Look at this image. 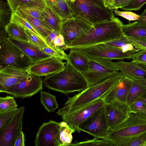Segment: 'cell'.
Segmentation results:
<instances>
[{"mask_svg":"<svg viewBox=\"0 0 146 146\" xmlns=\"http://www.w3.org/2000/svg\"><path fill=\"white\" fill-rule=\"evenodd\" d=\"M124 76L120 72L92 86L85 88L71 97L56 113L62 116L72 113L98 100L102 99L110 90Z\"/></svg>","mask_w":146,"mask_h":146,"instance_id":"cell-1","label":"cell"},{"mask_svg":"<svg viewBox=\"0 0 146 146\" xmlns=\"http://www.w3.org/2000/svg\"><path fill=\"white\" fill-rule=\"evenodd\" d=\"M123 25L115 16L107 21L94 24L86 34L70 43L67 46L68 49L85 48L120 39L124 35Z\"/></svg>","mask_w":146,"mask_h":146,"instance_id":"cell-2","label":"cell"},{"mask_svg":"<svg viewBox=\"0 0 146 146\" xmlns=\"http://www.w3.org/2000/svg\"><path fill=\"white\" fill-rule=\"evenodd\" d=\"M43 82L48 89L67 95L70 93L81 91L86 86V81L82 74L68 61L62 70L46 76Z\"/></svg>","mask_w":146,"mask_h":146,"instance_id":"cell-3","label":"cell"},{"mask_svg":"<svg viewBox=\"0 0 146 146\" xmlns=\"http://www.w3.org/2000/svg\"><path fill=\"white\" fill-rule=\"evenodd\" d=\"M74 17L94 24L108 20L114 16L113 10L105 6L103 0H67Z\"/></svg>","mask_w":146,"mask_h":146,"instance_id":"cell-4","label":"cell"},{"mask_svg":"<svg viewBox=\"0 0 146 146\" xmlns=\"http://www.w3.org/2000/svg\"><path fill=\"white\" fill-rule=\"evenodd\" d=\"M146 133V120L131 113L124 121L110 129L104 139L113 146H123L126 143Z\"/></svg>","mask_w":146,"mask_h":146,"instance_id":"cell-5","label":"cell"},{"mask_svg":"<svg viewBox=\"0 0 146 146\" xmlns=\"http://www.w3.org/2000/svg\"><path fill=\"white\" fill-rule=\"evenodd\" d=\"M119 71L115 62L111 60L89 57L88 68L81 74L86 81L87 88L102 82Z\"/></svg>","mask_w":146,"mask_h":146,"instance_id":"cell-6","label":"cell"},{"mask_svg":"<svg viewBox=\"0 0 146 146\" xmlns=\"http://www.w3.org/2000/svg\"><path fill=\"white\" fill-rule=\"evenodd\" d=\"M0 44V68L8 65L28 69L31 60L7 38Z\"/></svg>","mask_w":146,"mask_h":146,"instance_id":"cell-7","label":"cell"},{"mask_svg":"<svg viewBox=\"0 0 146 146\" xmlns=\"http://www.w3.org/2000/svg\"><path fill=\"white\" fill-rule=\"evenodd\" d=\"M78 48L90 58H97L122 60L131 58L133 55L139 50L123 52L121 48L105 43Z\"/></svg>","mask_w":146,"mask_h":146,"instance_id":"cell-8","label":"cell"},{"mask_svg":"<svg viewBox=\"0 0 146 146\" xmlns=\"http://www.w3.org/2000/svg\"><path fill=\"white\" fill-rule=\"evenodd\" d=\"M43 80L38 76L30 73L26 78L4 91L16 98H29L43 89Z\"/></svg>","mask_w":146,"mask_h":146,"instance_id":"cell-9","label":"cell"},{"mask_svg":"<svg viewBox=\"0 0 146 146\" xmlns=\"http://www.w3.org/2000/svg\"><path fill=\"white\" fill-rule=\"evenodd\" d=\"M93 25L79 18L73 17L62 22L60 33L67 46L86 34Z\"/></svg>","mask_w":146,"mask_h":146,"instance_id":"cell-10","label":"cell"},{"mask_svg":"<svg viewBox=\"0 0 146 146\" xmlns=\"http://www.w3.org/2000/svg\"><path fill=\"white\" fill-rule=\"evenodd\" d=\"M82 131L86 132L94 138L103 139L107 135L109 128L106 114L105 105L96 111L82 124Z\"/></svg>","mask_w":146,"mask_h":146,"instance_id":"cell-11","label":"cell"},{"mask_svg":"<svg viewBox=\"0 0 146 146\" xmlns=\"http://www.w3.org/2000/svg\"><path fill=\"white\" fill-rule=\"evenodd\" d=\"M103 99L98 100L68 115L61 116L63 121L66 122L75 131H82L81 126L83 123L96 111L105 104Z\"/></svg>","mask_w":146,"mask_h":146,"instance_id":"cell-12","label":"cell"},{"mask_svg":"<svg viewBox=\"0 0 146 146\" xmlns=\"http://www.w3.org/2000/svg\"><path fill=\"white\" fill-rule=\"evenodd\" d=\"M25 110L21 106L10 122L0 131V146H14L20 131L22 130Z\"/></svg>","mask_w":146,"mask_h":146,"instance_id":"cell-13","label":"cell"},{"mask_svg":"<svg viewBox=\"0 0 146 146\" xmlns=\"http://www.w3.org/2000/svg\"><path fill=\"white\" fill-rule=\"evenodd\" d=\"M131 81V78L124 76L110 90L102 99L106 103L111 104L129 112L127 98Z\"/></svg>","mask_w":146,"mask_h":146,"instance_id":"cell-14","label":"cell"},{"mask_svg":"<svg viewBox=\"0 0 146 146\" xmlns=\"http://www.w3.org/2000/svg\"><path fill=\"white\" fill-rule=\"evenodd\" d=\"M60 126V122L50 120L40 127L34 143L36 146H57Z\"/></svg>","mask_w":146,"mask_h":146,"instance_id":"cell-15","label":"cell"},{"mask_svg":"<svg viewBox=\"0 0 146 146\" xmlns=\"http://www.w3.org/2000/svg\"><path fill=\"white\" fill-rule=\"evenodd\" d=\"M30 72L28 69L8 65L0 68V92L4 91L27 77Z\"/></svg>","mask_w":146,"mask_h":146,"instance_id":"cell-16","label":"cell"},{"mask_svg":"<svg viewBox=\"0 0 146 146\" xmlns=\"http://www.w3.org/2000/svg\"><path fill=\"white\" fill-rule=\"evenodd\" d=\"M66 63L52 56L32 64L28 69L30 73L35 75L46 76L62 70Z\"/></svg>","mask_w":146,"mask_h":146,"instance_id":"cell-17","label":"cell"},{"mask_svg":"<svg viewBox=\"0 0 146 146\" xmlns=\"http://www.w3.org/2000/svg\"><path fill=\"white\" fill-rule=\"evenodd\" d=\"M13 44L21 50L32 61V64L42 60L52 57L35 46L27 42L7 37Z\"/></svg>","mask_w":146,"mask_h":146,"instance_id":"cell-18","label":"cell"},{"mask_svg":"<svg viewBox=\"0 0 146 146\" xmlns=\"http://www.w3.org/2000/svg\"><path fill=\"white\" fill-rule=\"evenodd\" d=\"M105 106L109 130L123 122L131 113L128 111L111 104L105 103Z\"/></svg>","mask_w":146,"mask_h":146,"instance_id":"cell-19","label":"cell"},{"mask_svg":"<svg viewBox=\"0 0 146 146\" xmlns=\"http://www.w3.org/2000/svg\"><path fill=\"white\" fill-rule=\"evenodd\" d=\"M115 62L119 71L124 76L131 78L146 77V69L142 65L132 61L121 60Z\"/></svg>","mask_w":146,"mask_h":146,"instance_id":"cell-20","label":"cell"},{"mask_svg":"<svg viewBox=\"0 0 146 146\" xmlns=\"http://www.w3.org/2000/svg\"><path fill=\"white\" fill-rule=\"evenodd\" d=\"M48 7L62 22L74 17L67 0H44Z\"/></svg>","mask_w":146,"mask_h":146,"instance_id":"cell-21","label":"cell"},{"mask_svg":"<svg viewBox=\"0 0 146 146\" xmlns=\"http://www.w3.org/2000/svg\"><path fill=\"white\" fill-rule=\"evenodd\" d=\"M68 61L77 71L82 73L88 69L89 62V57L78 48L70 49L68 55Z\"/></svg>","mask_w":146,"mask_h":146,"instance_id":"cell-22","label":"cell"},{"mask_svg":"<svg viewBox=\"0 0 146 146\" xmlns=\"http://www.w3.org/2000/svg\"><path fill=\"white\" fill-rule=\"evenodd\" d=\"M15 12L25 19L45 40L51 31L45 26L42 20L28 15L19 8H17Z\"/></svg>","mask_w":146,"mask_h":146,"instance_id":"cell-23","label":"cell"},{"mask_svg":"<svg viewBox=\"0 0 146 146\" xmlns=\"http://www.w3.org/2000/svg\"><path fill=\"white\" fill-rule=\"evenodd\" d=\"M123 30L124 35L130 37H138L146 36V23L138 21L123 25Z\"/></svg>","mask_w":146,"mask_h":146,"instance_id":"cell-24","label":"cell"},{"mask_svg":"<svg viewBox=\"0 0 146 146\" xmlns=\"http://www.w3.org/2000/svg\"><path fill=\"white\" fill-rule=\"evenodd\" d=\"M44 18L42 21L45 26L50 30L60 33L62 21L47 7L43 10Z\"/></svg>","mask_w":146,"mask_h":146,"instance_id":"cell-25","label":"cell"},{"mask_svg":"<svg viewBox=\"0 0 146 146\" xmlns=\"http://www.w3.org/2000/svg\"><path fill=\"white\" fill-rule=\"evenodd\" d=\"M60 127L57 146H69L73 139L72 134L75 131L66 122H60Z\"/></svg>","mask_w":146,"mask_h":146,"instance_id":"cell-26","label":"cell"},{"mask_svg":"<svg viewBox=\"0 0 146 146\" xmlns=\"http://www.w3.org/2000/svg\"><path fill=\"white\" fill-rule=\"evenodd\" d=\"M5 28L8 33V37L28 41L27 37L24 29L17 24L10 22Z\"/></svg>","mask_w":146,"mask_h":146,"instance_id":"cell-27","label":"cell"},{"mask_svg":"<svg viewBox=\"0 0 146 146\" xmlns=\"http://www.w3.org/2000/svg\"><path fill=\"white\" fill-rule=\"evenodd\" d=\"M45 41L50 48H60L64 51L68 49L62 36L56 32L51 31L49 36L46 38Z\"/></svg>","mask_w":146,"mask_h":146,"instance_id":"cell-28","label":"cell"},{"mask_svg":"<svg viewBox=\"0 0 146 146\" xmlns=\"http://www.w3.org/2000/svg\"><path fill=\"white\" fill-rule=\"evenodd\" d=\"M40 100L46 110L49 112H52L58 106L56 96L43 91L40 92Z\"/></svg>","mask_w":146,"mask_h":146,"instance_id":"cell-29","label":"cell"},{"mask_svg":"<svg viewBox=\"0 0 146 146\" xmlns=\"http://www.w3.org/2000/svg\"><path fill=\"white\" fill-rule=\"evenodd\" d=\"M131 79L127 95L128 104L139 98L146 91V88Z\"/></svg>","mask_w":146,"mask_h":146,"instance_id":"cell-30","label":"cell"},{"mask_svg":"<svg viewBox=\"0 0 146 146\" xmlns=\"http://www.w3.org/2000/svg\"><path fill=\"white\" fill-rule=\"evenodd\" d=\"M7 2L12 12L22 5L35 6L43 9L46 7L44 0H7Z\"/></svg>","mask_w":146,"mask_h":146,"instance_id":"cell-31","label":"cell"},{"mask_svg":"<svg viewBox=\"0 0 146 146\" xmlns=\"http://www.w3.org/2000/svg\"><path fill=\"white\" fill-rule=\"evenodd\" d=\"M112 46L120 48L123 52L139 50L124 35L120 39L104 43Z\"/></svg>","mask_w":146,"mask_h":146,"instance_id":"cell-32","label":"cell"},{"mask_svg":"<svg viewBox=\"0 0 146 146\" xmlns=\"http://www.w3.org/2000/svg\"><path fill=\"white\" fill-rule=\"evenodd\" d=\"M10 22L14 23L17 24L22 27L23 29L26 28L30 30L45 41L38 32L25 19L17 14L15 12H12Z\"/></svg>","mask_w":146,"mask_h":146,"instance_id":"cell-33","label":"cell"},{"mask_svg":"<svg viewBox=\"0 0 146 146\" xmlns=\"http://www.w3.org/2000/svg\"><path fill=\"white\" fill-rule=\"evenodd\" d=\"M27 37V42L42 50L49 47L45 41L33 33L30 30L25 28L24 29Z\"/></svg>","mask_w":146,"mask_h":146,"instance_id":"cell-34","label":"cell"},{"mask_svg":"<svg viewBox=\"0 0 146 146\" xmlns=\"http://www.w3.org/2000/svg\"><path fill=\"white\" fill-rule=\"evenodd\" d=\"M31 16L42 21L44 18L43 10L40 7L33 6L22 5L17 8Z\"/></svg>","mask_w":146,"mask_h":146,"instance_id":"cell-35","label":"cell"},{"mask_svg":"<svg viewBox=\"0 0 146 146\" xmlns=\"http://www.w3.org/2000/svg\"><path fill=\"white\" fill-rule=\"evenodd\" d=\"M17 105L13 97H0V112L17 108Z\"/></svg>","mask_w":146,"mask_h":146,"instance_id":"cell-36","label":"cell"},{"mask_svg":"<svg viewBox=\"0 0 146 146\" xmlns=\"http://www.w3.org/2000/svg\"><path fill=\"white\" fill-rule=\"evenodd\" d=\"M18 110L17 108L0 112V131L10 122Z\"/></svg>","mask_w":146,"mask_h":146,"instance_id":"cell-37","label":"cell"},{"mask_svg":"<svg viewBox=\"0 0 146 146\" xmlns=\"http://www.w3.org/2000/svg\"><path fill=\"white\" fill-rule=\"evenodd\" d=\"M69 146H113L108 141L104 139H99L94 138L91 140L71 143Z\"/></svg>","mask_w":146,"mask_h":146,"instance_id":"cell-38","label":"cell"},{"mask_svg":"<svg viewBox=\"0 0 146 146\" xmlns=\"http://www.w3.org/2000/svg\"><path fill=\"white\" fill-rule=\"evenodd\" d=\"M128 108L130 113L146 112V103L139 98L129 104Z\"/></svg>","mask_w":146,"mask_h":146,"instance_id":"cell-39","label":"cell"},{"mask_svg":"<svg viewBox=\"0 0 146 146\" xmlns=\"http://www.w3.org/2000/svg\"><path fill=\"white\" fill-rule=\"evenodd\" d=\"M45 52L51 55L52 56L58 58L60 59L65 60L67 61L68 55L64 50L58 48H52L49 47H45L42 49Z\"/></svg>","mask_w":146,"mask_h":146,"instance_id":"cell-40","label":"cell"},{"mask_svg":"<svg viewBox=\"0 0 146 146\" xmlns=\"http://www.w3.org/2000/svg\"><path fill=\"white\" fill-rule=\"evenodd\" d=\"M131 59L132 61L142 66H146V49L139 50L133 55Z\"/></svg>","mask_w":146,"mask_h":146,"instance_id":"cell-41","label":"cell"},{"mask_svg":"<svg viewBox=\"0 0 146 146\" xmlns=\"http://www.w3.org/2000/svg\"><path fill=\"white\" fill-rule=\"evenodd\" d=\"M126 36L137 49H146V36L138 37Z\"/></svg>","mask_w":146,"mask_h":146,"instance_id":"cell-42","label":"cell"},{"mask_svg":"<svg viewBox=\"0 0 146 146\" xmlns=\"http://www.w3.org/2000/svg\"><path fill=\"white\" fill-rule=\"evenodd\" d=\"M113 11L115 14L127 19L129 21V22L131 21H138L140 17V15H139L131 11H121L118 9H114Z\"/></svg>","mask_w":146,"mask_h":146,"instance_id":"cell-43","label":"cell"},{"mask_svg":"<svg viewBox=\"0 0 146 146\" xmlns=\"http://www.w3.org/2000/svg\"><path fill=\"white\" fill-rule=\"evenodd\" d=\"M123 146H146V133L126 143Z\"/></svg>","mask_w":146,"mask_h":146,"instance_id":"cell-44","label":"cell"},{"mask_svg":"<svg viewBox=\"0 0 146 146\" xmlns=\"http://www.w3.org/2000/svg\"><path fill=\"white\" fill-rule=\"evenodd\" d=\"M146 3V0H134L121 8L124 11H136L140 9Z\"/></svg>","mask_w":146,"mask_h":146,"instance_id":"cell-45","label":"cell"},{"mask_svg":"<svg viewBox=\"0 0 146 146\" xmlns=\"http://www.w3.org/2000/svg\"><path fill=\"white\" fill-rule=\"evenodd\" d=\"M105 6L109 9L114 10L122 0H103Z\"/></svg>","mask_w":146,"mask_h":146,"instance_id":"cell-46","label":"cell"},{"mask_svg":"<svg viewBox=\"0 0 146 146\" xmlns=\"http://www.w3.org/2000/svg\"><path fill=\"white\" fill-rule=\"evenodd\" d=\"M25 135L23 130L20 131L17 138L14 146H25Z\"/></svg>","mask_w":146,"mask_h":146,"instance_id":"cell-47","label":"cell"},{"mask_svg":"<svg viewBox=\"0 0 146 146\" xmlns=\"http://www.w3.org/2000/svg\"><path fill=\"white\" fill-rule=\"evenodd\" d=\"M8 34L5 28L1 29L0 31V44L4 42L7 38Z\"/></svg>","mask_w":146,"mask_h":146,"instance_id":"cell-48","label":"cell"},{"mask_svg":"<svg viewBox=\"0 0 146 146\" xmlns=\"http://www.w3.org/2000/svg\"><path fill=\"white\" fill-rule=\"evenodd\" d=\"M133 80L142 86L146 89V77L142 78H132Z\"/></svg>","mask_w":146,"mask_h":146,"instance_id":"cell-49","label":"cell"},{"mask_svg":"<svg viewBox=\"0 0 146 146\" xmlns=\"http://www.w3.org/2000/svg\"><path fill=\"white\" fill-rule=\"evenodd\" d=\"M134 0H122L117 7L116 9L121 8L127 5Z\"/></svg>","mask_w":146,"mask_h":146,"instance_id":"cell-50","label":"cell"},{"mask_svg":"<svg viewBox=\"0 0 146 146\" xmlns=\"http://www.w3.org/2000/svg\"><path fill=\"white\" fill-rule=\"evenodd\" d=\"M140 17L138 21L140 22L146 23V7L143 12L140 15Z\"/></svg>","mask_w":146,"mask_h":146,"instance_id":"cell-51","label":"cell"},{"mask_svg":"<svg viewBox=\"0 0 146 146\" xmlns=\"http://www.w3.org/2000/svg\"><path fill=\"white\" fill-rule=\"evenodd\" d=\"M135 113L141 118L146 120V112H138Z\"/></svg>","mask_w":146,"mask_h":146,"instance_id":"cell-52","label":"cell"},{"mask_svg":"<svg viewBox=\"0 0 146 146\" xmlns=\"http://www.w3.org/2000/svg\"><path fill=\"white\" fill-rule=\"evenodd\" d=\"M139 98L146 103V91Z\"/></svg>","mask_w":146,"mask_h":146,"instance_id":"cell-53","label":"cell"},{"mask_svg":"<svg viewBox=\"0 0 146 146\" xmlns=\"http://www.w3.org/2000/svg\"><path fill=\"white\" fill-rule=\"evenodd\" d=\"M143 67H145L146 69V66H143Z\"/></svg>","mask_w":146,"mask_h":146,"instance_id":"cell-54","label":"cell"}]
</instances>
